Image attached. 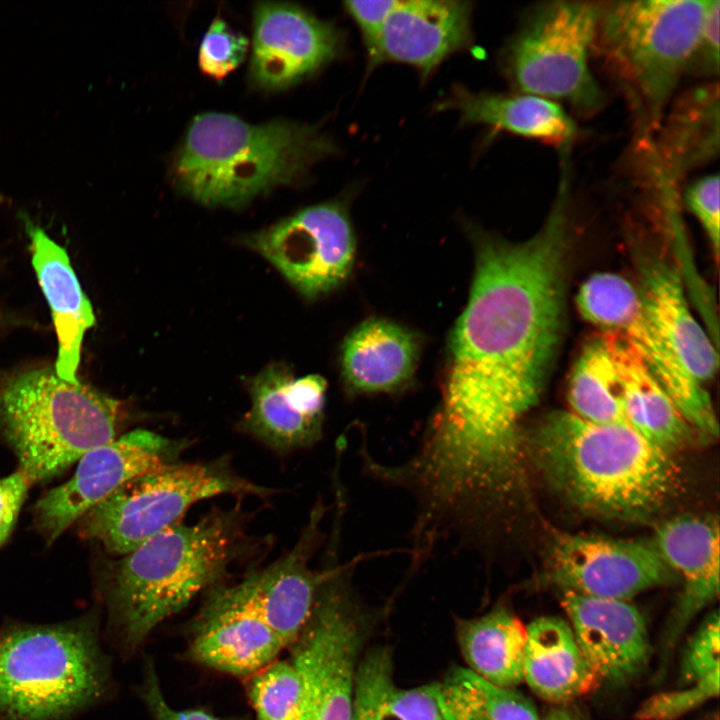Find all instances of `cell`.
<instances>
[{
    "label": "cell",
    "mask_w": 720,
    "mask_h": 720,
    "mask_svg": "<svg viewBox=\"0 0 720 720\" xmlns=\"http://www.w3.org/2000/svg\"><path fill=\"white\" fill-rule=\"evenodd\" d=\"M569 624L598 677L619 684L639 675L648 663L650 644L645 620L623 600L563 592Z\"/></svg>",
    "instance_id": "obj_19"
},
{
    "label": "cell",
    "mask_w": 720,
    "mask_h": 720,
    "mask_svg": "<svg viewBox=\"0 0 720 720\" xmlns=\"http://www.w3.org/2000/svg\"><path fill=\"white\" fill-rule=\"evenodd\" d=\"M335 27L289 3L260 2L253 11L249 77L264 90H281L312 75L338 53Z\"/></svg>",
    "instance_id": "obj_15"
},
{
    "label": "cell",
    "mask_w": 720,
    "mask_h": 720,
    "mask_svg": "<svg viewBox=\"0 0 720 720\" xmlns=\"http://www.w3.org/2000/svg\"><path fill=\"white\" fill-rule=\"evenodd\" d=\"M285 648L229 586L217 585L189 624L185 656L198 665L248 679L278 660Z\"/></svg>",
    "instance_id": "obj_17"
},
{
    "label": "cell",
    "mask_w": 720,
    "mask_h": 720,
    "mask_svg": "<svg viewBox=\"0 0 720 720\" xmlns=\"http://www.w3.org/2000/svg\"><path fill=\"white\" fill-rule=\"evenodd\" d=\"M31 241L32 265L51 309L58 355L54 371L61 379L77 383L85 331L95 324L92 306L71 266L66 250L40 227L24 217Z\"/></svg>",
    "instance_id": "obj_22"
},
{
    "label": "cell",
    "mask_w": 720,
    "mask_h": 720,
    "mask_svg": "<svg viewBox=\"0 0 720 720\" xmlns=\"http://www.w3.org/2000/svg\"><path fill=\"white\" fill-rule=\"evenodd\" d=\"M603 2L558 0L532 10L506 52V68L522 94L561 100L590 115L603 94L590 69Z\"/></svg>",
    "instance_id": "obj_10"
},
{
    "label": "cell",
    "mask_w": 720,
    "mask_h": 720,
    "mask_svg": "<svg viewBox=\"0 0 720 720\" xmlns=\"http://www.w3.org/2000/svg\"><path fill=\"white\" fill-rule=\"evenodd\" d=\"M539 720H580L576 714L565 708H556Z\"/></svg>",
    "instance_id": "obj_42"
},
{
    "label": "cell",
    "mask_w": 720,
    "mask_h": 720,
    "mask_svg": "<svg viewBox=\"0 0 720 720\" xmlns=\"http://www.w3.org/2000/svg\"><path fill=\"white\" fill-rule=\"evenodd\" d=\"M137 691L151 720H249L245 718L223 719L200 708L176 709L172 707L165 698L153 658L150 656L144 661L142 679Z\"/></svg>",
    "instance_id": "obj_37"
},
{
    "label": "cell",
    "mask_w": 720,
    "mask_h": 720,
    "mask_svg": "<svg viewBox=\"0 0 720 720\" xmlns=\"http://www.w3.org/2000/svg\"><path fill=\"white\" fill-rule=\"evenodd\" d=\"M323 503L313 509L296 545L266 568L229 586L235 598L260 618L289 648L305 627L323 580V570L313 569L310 558L320 544Z\"/></svg>",
    "instance_id": "obj_16"
},
{
    "label": "cell",
    "mask_w": 720,
    "mask_h": 720,
    "mask_svg": "<svg viewBox=\"0 0 720 720\" xmlns=\"http://www.w3.org/2000/svg\"><path fill=\"white\" fill-rule=\"evenodd\" d=\"M710 2H603L594 47L644 129L658 128L682 73L697 55Z\"/></svg>",
    "instance_id": "obj_7"
},
{
    "label": "cell",
    "mask_w": 720,
    "mask_h": 720,
    "mask_svg": "<svg viewBox=\"0 0 720 720\" xmlns=\"http://www.w3.org/2000/svg\"><path fill=\"white\" fill-rule=\"evenodd\" d=\"M245 241L310 299L340 287L355 258L351 222L338 202L304 208Z\"/></svg>",
    "instance_id": "obj_12"
},
{
    "label": "cell",
    "mask_w": 720,
    "mask_h": 720,
    "mask_svg": "<svg viewBox=\"0 0 720 720\" xmlns=\"http://www.w3.org/2000/svg\"><path fill=\"white\" fill-rule=\"evenodd\" d=\"M442 106L456 110L465 124H482L558 147H567L577 132L573 119L558 102L529 94L457 89Z\"/></svg>",
    "instance_id": "obj_27"
},
{
    "label": "cell",
    "mask_w": 720,
    "mask_h": 720,
    "mask_svg": "<svg viewBox=\"0 0 720 720\" xmlns=\"http://www.w3.org/2000/svg\"><path fill=\"white\" fill-rule=\"evenodd\" d=\"M471 13L465 1H399L368 54L370 62L404 63L426 76L469 43Z\"/></svg>",
    "instance_id": "obj_20"
},
{
    "label": "cell",
    "mask_w": 720,
    "mask_h": 720,
    "mask_svg": "<svg viewBox=\"0 0 720 720\" xmlns=\"http://www.w3.org/2000/svg\"><path fill=\"white\" fill-rule=\"evenodd\" d=\"M526 631L523 681L540 698L563 703L595 686L599 677L567 621L554 616L539 617Z\"/></svg>",
    "instance_id": "obj_25"
},
{
    "label": "cell",
    "mask_w": 720,
    "mask_h": 720,
    "mask_svg": "<svg viewBox=\"0 0 720 720\" xmlns=\"http://www.w3.org/2000/svg\"><path fill=\"white\" fill-rule=\"evenodd\" d=\"M719 151V89L694 88L673 105L654 145L658 182L673 186L690 169Z\"/></svg>",
    "instance_id": "obj_26"
},
{
    "label": "cell",
    "mask_w": 720,
    "mask_h": 720,
    "mask_svg": "<svg viewBox=\"0 0 720 720\" xmlns=\"http://www.w3.org/2000/svg\"><path fill=\"white\" fill-rule=\"evenodd\" d=\"M120 403L49 367L0 383V431L31 483L59 475L85 453L116 439Z\"/></svg>",
    "instance_id": "obj_6"
},
{
    "label": "cell",
    "mask_w": 720,
    "mask_h": 720,
    "mask_svg": "<svg viewBox=\"0 0 720 720\" xmlns=\"http://www.w3.org/2000/svg\"><path fill=\"white\" fill-rule=\"evenodd\" d=\"M525 448L552 486L592 515L646 520L680 487L671 453L627 425L596 424L554 411L525 438Z\"/></svg>",
    "instance_id": "obj_2"
},
{
    "label": "cell",
    "mask_w": 720,
    "mask_h": 720,
    "mask_svg": "<svg viewBox=\"0 0 720 720\" xmlns=\"http://www.w3.org/2000/svg\"><path fill=\"white\" fill-rule=\"evenodd\" d=\"M643 306L684 370L706 385L718 369V349L690 310L680 272L655 257H639Z\"/></svg>",
    "instance_id": "obj_21"
},
{
    "label": "cell",
    "mask_w": 720,
    "mask_h": 720,
    "mask_svg": "<svg viewBox=\"0 0 720 720\" xmlns=\"http://www.w3.org/2000/svg\"><path fill=\"white\" fill-rule=\"evenodd\" d=\"M334 151L331 140L313 126L283 120L255 125L208 112L191 122L170 175L176 189L194 201L238 207L298 182Z\"/></svg>",
    "instance_id": "obj_4"
},
{
    "label": "cell",
    "mask_w": 720,
    "mask_h": 720,
    "mask_svg": "<svg viewBox=\"0 0 720 720\" xmlns=\"http://www.w3.org/2000/svg\"><path fill=\"white\" fill-rule=\"evenodd\" d=\"M331 536L311 615L291 648L303 686L301 720H351L363 625L351 588L355 560L340 562Z\"/></svg>",
    "instance_id": "obj_9"
},
{
    "label": "cell",
    "mask_w": 720,
    "mask_h": 720,
    "mask_svg": "<svg viewBox=\"0 0 720 720\" xmlns=\"http://www.w3.org/2000/svg\"><path fill=\"white\" fill-rule=\"evenodd\" d=\"M111 688L96 615L0 632V720H70Z\"/></svg>",
    "instance_id": "obj_5"
},
{
    "label": "cell",
    "mask_w": 720,
    "mask_h": 720,
    "mask_svg": "<svg viewBox=\"0 0 720 720\" xmlns=\"http://www.w3.org/2000/svg\"><path fill=\"white\" fill-rule=\"evenodd\" d=\"M719 614L710 613L687 643L680 663V684L719 679Z\"/></svg>",
    "instance_id": "obj_35"
},
{
    "label": "cell",
    "mask_w": 720,
    "mask_h": 720,
    "mask_svg": "<svg viewBox=\"0 0 720 720\" xmlns=\"http://www.w3.org/2000/svg\"><path fill=\"white\" fill-rule=\"evenodd\" d=\"M242 528L238 513L214 511L156 534L115 564L104 598L123 654L136 652L160 623L219 584L241 552Z\"/></svg>",
    "instance_id": "obj_3"
},
{
    "label": "cell",
    "mask_w": 720,
    "mask_h": 720,
    "mask_svg": "<svg viewBox=\"0 0 720 720\" xmlns=\"http://www.w3.org/2000/svg\"><path fill=\"white\" fill-rule=\"evenodd\" d=\"M565 181L530 238L477 232L475 269L453 329L442 398L426 430L466 464L505 469L524 456L522 422L536 405L559 351L570 243Z\"/></svg>",
    "instance_id": "obj_1"
},
{
    "label": "cell",
    "mask_w": 720,
    "mask_h": 720,
    "mask_svg": "<svg viewBox=\"0 0 720 720\" xmlns=\"http://www.w3.org/2000/svg\"><path fill=\"white\" fill-rule=\"evenodd\" d=\"M438 697L443 720L540 719L524 695L496 686L464 667H455L439 683Z\"/></svg>",
    "instance_id": "obj_31"
},
{
    "label": "cell",
    "mask_w": 720,
    "mask_h": 720,
    "mask_svg": "<svg viewBox=\"0 0 720 720\" xmlns=\"http://www.w3.org/2000/svg\"><path fill=\"white\" fill-rule=\"evenodd\" d=\"M568 402L569 411L585 421L629 426L619 379L600 336L583 348L574 364L568 381Z\"/></svg>",
    "instance_id": "obj_32"
},
{
    "label": "cell",
    "mask_w": 720,
    "mask_h": 720,
    "mask_svg": "<svg viewBox=\"0 0 720 720\" xmlns=\"http://www.w3.org/2000/svg\"><path fill=\"white\" fill-rule=\"evenodd\" d=\"M719 694V679L663 692L648 698L636 711L638 720H675Z\"/></svg>",
    "instance_id": "obj_36"
},
{
    "label": "cell",
    "mask_w": 720,
    "mask_h": 720,
    "mask_svg": "<svg viewBox=\"0 0 720 720\" xmlns=\"http://www.w3.org/2000/svg\"><path fill=\"white\" fill-rule=\"evenodd\" d=\"M184 442L136 429L85 453L73 476L34 505L33 522L47 545L127 481L173 463Z\"/></svg>",
    "instance_id": "obj_13"
},
{
    "label": "cell",
    "mask_w": 720,
    "mask_h": 720,
    "mask_svg": "<svg viewBox=\"0 0 720 720\" xmlns=\"http://www.w3.org/2000/svg\"><path fill=\"white\" fill-rule=\"evenodd\" d=\"M268 492L240 477L224 458L208 463L173 462L124 483L77 521L78 532L108 552L124 556L179 524L200 500Z\"/></svg>",
    "instance_id": "obj_8"
},
{
    "label": "cell",
    "mask_w": 720,
    "mask_h": 720,
    "mask_svg": "<svg viewBox=\"0 0 720 720\" xmlns=\"http://www.w3.org/2000/svg\"><path fill=\"white\" fill-rule=\"evenodd\" d=\"M292 378L288 367L273 363L249 381L251 408L241 427L277 452L310 447L322 436L324 418L302 408L289 389Z\"/></svg>",
    "instance_id": "obj_28"
},
{
    "label": "cell",
    "mask_w": 720,
    "mask_h": 720,
    "mask_svg": "<svg viewBox=\"0 0 720 720\" xmlns=\"http://www.w3.org/2000/svg\"><path fill=\"white\" fill-rule=\"evenodd\" d=\"M248 47L246 36L234 31L221 17H216L202 38L199 68L207 77L220 81L243 63Z\"/></svg>",
    "instance_id": "obj_34"
},
{
    "label": "cell",
    "mask_w": 720,
    "mask_h": 720,
    "mask_svg": "<svg viewBox=\"0 0 720 720\" xmlns=\"http://www.w3.org/2000/svg\"><path fill=\"white\" fill-rule=\"evenodd\" d=\"M256 720H301L303 686L290 659L276 660L247 679Z\"/></svg>",
    "instance_id": "obj_33"
},
{
    "label": "cell",
    "mask_w": 720,
    "mask_h": 720,
    "mask_svg": "<svg viewBox=\"0 0 720 720\" xmlns=\"http://www.w3.org/2000/svg\"><path fill=\"white\" fill-rule=\"evenodd\" d=\"M31 484L28 477L18 469L0 479V547L16 523Z\"/></svg>",
    "instance_id": "obj_40"
},
{
    "label": "cell",
    "mask_w": 720,
    "mask_h": 720,
    "mask_svg": "<svg viewBox=\"0 0 720 720\" xmlns=\"http://www.w3.org/2000/svg\"><path fill=\"white\" fill-rule=\"evenodd\" d=\"M600 337L619 379L627 424L671 454L699 438L635 348L615 333Z\"/></svg>",
    "instance_id": "obj_23"
},
{
    "label": "cell",
    "mask_w": 720,
    "mask_h": 720,
    "mask_svg": "<svg viewBox=\"0 0 720 720\" xmlns=\"http://www.w3.org/2000/svg\"><path fill=\"white\" fill-rule=\"evenodd\" d=\"M546 576L563 592L623 601L677 579L652 540L566 532L552 537Z\"/></svg>",
    "instance_id": "obj_14"
},
{
    "label": "cell",
    "mask_w": 720,
    "mask_h": 720,
    "mask_svg": "<svg viewBox=\"0 0 720 720\" xmlns=\"http://www.w3.org/2000/svg\"><path fill=\"white\" fill-rule=\"evenodd\" d=\"M685 202L702 225L717 260L720 240L719 176L707 175L692 183L686 190Z\"/></svg>",
    "instance_id": "obj_38"
},
{
    "label": "cell",
    "mask_w": 720,
    "mask_h": 720,
    "mask_svg": "<svg viewBox=\"0 0 720 720\" xmlns=\"http://www.w3.org/2000/svg\"><path fill=\"white\" fill-rule=\"evenodd\" d=\"M719 12L720 1L711 0L704 20L698 50V53L701 52L704 57V64L712 71L715 68L716 72L719 66Z\"/></svg>",
    "instance_id": "obj_41"
},
{
    "label": "cell",
    "mask_w": 720,
    "mask_h": 720,
    "mask_svg": "<svg viewBox=\"0 0 720 720\" xmlns=\"http://www.w3.org/2000/svg\"><path fill=\"white\" fill-rule=\"evenodd\" d=\"M526 638V627L505 607L457 624L467 668L502 688L514 689L523 682Z\"/></svg>",
    "instance_id": "obj_29"
},
{
    "label": "cell",
    "mask_w": 720,
    "mask_h": 720,
    "mask_svg": "<svg viewBox=\"0 0 720 720\" xmlns=\"http://www.w3.org/2000/svg\"><path fill=\"white\" fill-rule=\"evenodd\" d=\"M581 316L622 336L639 353L701 440L717 438L718 420L705 386L681 366L648 316L638 288L611 272L592 274L576 296Z\"/></svg>",
    "instance_id": "obj_11"
},
{
    "label": "cell",
    "mask_w": 720,
    "mask_h": 720,
    "mask_svg": "<svg viewBox=\"0 0 720 720\" xmlns=\"http://www.w3.org/2000/svg\"><path fill=\"white\" fill-rule=\"evenodd\" d=\"M418 358V342L407 328L383 318H371L356 326L341 349V369L352 392H391L412 377Z\"/></svg>",
    "instance_id": "obj_24"
},
{
    "label": "cell",
    "mask_w": 720,
    "mask_h": 720,
    "mask_svg": "<svg viewBox=\"0 0 720 720\" xmlns=\"http://www.w3.org/2000/svg\"><path fill=\"white\" fill-rule=\"evenodd\" d=\"M710 720H718V716H716L715 718H712Z\"/></svg>",
    "instance_id": "obj_43"
},
{
    "label": "cell",
    "mask_w": 720,
    "mask_h": 720,
    "mask_svg": "<svg viewBox=\"0 0 720 720\" xmlns=\"http://www.w3.org/2000/svg\"><path fill=\"white\" fill-rule=\"evenodd\" d=\"M438 688L397 686L390 652L375 648L358 661L351 720H443Z\"/></svg>",
    "instance_id": "obj_30"
},
{
    "label": "cell",
    "mask_w": 720,
    "mask_h": 720,
    "mask_svg": "<svg viewBox=\"0 0 720 720\" xmlns=\"http://www.w3.org/2000/svg\"><path fill=\"white\" fill-rule=\"evenodd\" d=\"M652 542L682 583L662 640L663 665L687 625L719 595L718 520L710 515L676 516L656 527Z\"/></svg>",
    "instance_id": "obj_18"
},
{
    "label": "cell",
    "mask_w": 720,
    "mask_h": 720,
    "mask_svg": "<svg viewBox=\"0 0 720 720\" xmlns=\"http://www.w3.org/2000/svg\"><path fill=\"white\" fill-rule=\"evenodd\" d=\"M397 0L346 1L345 9L358 26L368 54L375 46Z\"/></svg>",
    "instance_id": "obj_39"
}]
</instances>
